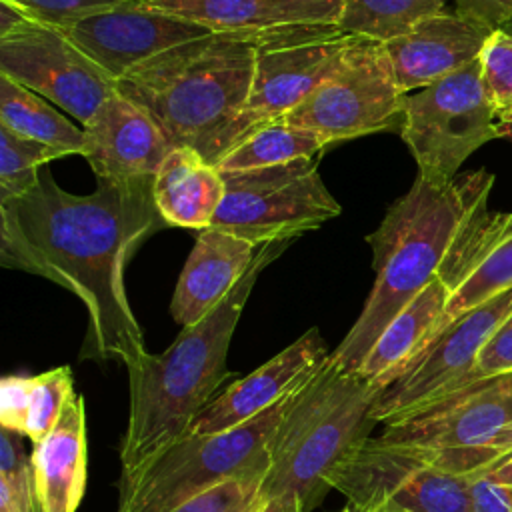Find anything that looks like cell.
<instances>
[{
	"label": "cell",
	"instance_id": "obj_1",
	"mask_svg": "<svg viewBox=\"0 0 512 512\" xmlns=\"http://www.w3.org/2000/svg\"><path fill=\"white\" fill-rule=\"evenodd\" d=\"M162 228L168 224L154 202V176L98 180L94 192L70 194L42 168L30 192L0 204V264L76 294L88 310L82 358H116L128 370L148 350L124 266Z\"/></svg>",
	"mask_w": 512,
	"mask_h": 512
},
{
	"label": "cell",
	"instance_id": "obj_2",
	"mask_svg": "<svg viewBox=\"0 0 512 512\" xmlns=\"http://www.w3.org/2000/svg\"><path fill=\"white\" fill-rule=\"evenodd\" d=\"M294 240L262 244L248 272L212 312L184 326L164 352H146L128 368V424L120 446V476H130L186 436L228 376L230 340L260 272Z\"/></svg>",
	"mask_w": 512,
	"mask_h": 512
},
{
	"label": "cell",
	"instance_id": "obj_3",
	"mask_svg": "<svg viewBox=\"0 0 512 512\" xmlns=\"http://www.w3.org/2000/svg\"><path fill=\"white\" fill-rule=\"evenodd\" d=\"M494 174L480 168L448 184L416 178L366 236L376 282L344 340L330 352L334 364L358 372L386 326L440 274L470 212L488 198Z\"/></svg>",
	"mask_w": 512,
	"mask_h": 512
},
{
	"label": "cell",
	"instance_id": "obj_4",
	"mask_svg": "<svg viewBox=\"0 0 512 512\" xmlns=\"http://www.w3.org/2000/svg\"><path fill=\"white\" fill-rule=\"evenodd\" d=\"M254 62L250 32H214L138 64L116 90L152 116L172 148H192L216 166L250 96Z\"/></svg>",
	"mask_w": 512,
	"mask_h": 512
},
{
	"label": "cell",
	"instance_id": "obj_5",
	"mask_svg": "<svg viewBox=\"0 0 512 512\" xmlns=\"http://www.w3.org/2000/svg\"><path fill=\"white\" fill-rule=\"evenodd\" d=\"M380 386L328 360L298 390L272 442L262 492L270 504L298 500L312 512L330 488L328 474L376 426Z\"/></svg>",
	"mask_w": 512,
	"mask_h": 512
},
{
	"label": "cell",
	"instance_id": "obj_6",
	"mask_svg": "<svg viewBox=\"0 0 512 512\" xmlns=\"http://www.w3.org/2000/svg\"><path fill=\"white\" fill-rule=\"evenodd\" d=\"M298 390L236 428L186 434L130 476H120L118 512H170L218 484L264 476L274 436Z\"/></svg>",
	"mask_w": 512,
	"mask_h": 512
},
{
	"label": "cell",
	"instance_id": "obj_7",
	"mask_svg": "<svg viewBox=\"0 0 512 512\" xmlns=\"http://www.w3.org/2000/svg\"><path fill=\"white\" fill-rule=\"evenodd\" d=\"M354 512H474L470 476L436 464V450L368 436L328 474Z\"/></svg>",
	"mask_w": 512,
	"mask_h": 512
},
{
	"label": "cell",
	"instance_id": "obj_8",
	"mask_svg": "<svg viewBox=\"0 0 512 512\" xmlns=\"http://www.w3.org/2000/svg\"><path fill=\"white\" fill-rule=\"evenodd\" d=\"M220 176L224 198L208 228L254 246L298 238L342 212L322 182L318 156L254 170H228Z\"/></svg>",
	"mask_w": 512,
	"mask_h": 512
},
{
	"label": "cell",
	"instance_id": "obj_9",
	"mask_svg": "<svg viewBox=\"0 0 512 512\" xmlns=\"http://www.w3.org/2000/svg\"><path fill=\"white\" fill-rule=\"evenodd\" d=\"M256 62L250 96L224 136L222 156L256 128L286 118L332 78L360 38L338 26H286L250 32Z\"/></svg>",
	"mask_w": 512,
	"mask_h": 512
},
{
	"label": "cell",
	"instance_id": "obj_10",
	"mask_svg": "<svg viewBox=\"0 0 512 512\" xmlns=\"http://www.w3.org/2000/svg\"><path fill=\"white\" fill-rule=\"evenodd\" d=\"M400 138L418 166V178L448 184L486 142L500 138L480 58L406 96Z\"/></svg>",
	"mask_w": 512,
	"mask_h": 512
},
{
	"label": "cell",
	"instance_id": "obj_11",
	"mask_svg": "<svg viewBox=\"0 0 512 512\" xmlns=\"http://www.w3.org/2000/svg\"><path fill=\"white\" fill-rule=\"evenodd\" d=\"M406 94L398 88L384 44L360 38L342 68L286 118L328 146L402 126Z\"/></svg>",
	"mask_w": 512,
	"mask_h": 512
},
{
	"label": "cell",
	"instance_id": "obj_12",
	"mask_svg": "<svg viewBox=\"0 0 512 512\" xmlns=\"http://www.w3.org/2000/svg\"><path fill=\"white\" fill-rule=\"evenodd\" d=\"M0 72L86 126L116 92V80L64 30L32 22L0 38Z\"/></svg>",
	"mask_w": 512,
	"mask_h": 512
},
{
	"label": "cell",
	"instance_id": "obj_13",
	"mask_svg": "<svg viewBox=\"0 0 512 512\" xmlns=\"http://www.w3.org/2000/svg\"><path fill=\"white\" fill-rule=\"evenodd\" d=\"M510 312L512 288L454 320L380 390L372 406L376 424H394L432 398L456 388L472 370L486 340Z\"/></svg>",
	"mask_w": 512,
	"mask_h": 512
},
{
	"label": "cell",
	"instance_id": "obj_14",
	"mask_svg": "<svg viewBox=\"0 0 512 512\" xmlns=\"http://www.w3.org/2000/svg\"><path fill=\"white\" fill-rule=\"evenodd\" d=\"M512 422V372L452 388L402 420L384 426L382 440L428 450L482 446Z\"/></svg>",
	"mask_w": 512,
	"mask_h": 512
},
{
	"label": "cell",
	"instance_id": "obj_15",
	"mask_svg": "<svg viewBox=\"0 0 512 512\" xmlns=\"http://www.w3.org/2000/svg\"><path fill=\"white\" fill-rule=\"evenodd\" d=\"M64 32L116 82L156 54L214 34L194 20L156 10L144 0L92 14Z\"/></svg>",
	"mask_w": 512,
	"mask_h": 512
},
{
	"label": "cell",
	"instance_id": "obj_16",
	"mask_svg": "<svg viewBox=\"0 0 512 512\" xmlns=\"http://www.w3.org/2000/svg\"><path fill=\"white\" fill-rule=\"evenodd\" d=\"M328 356L320 330L310 328L260 368L214 396L186 434L222 432L256 418L306 384Z\"/></svg>",
	"mask_w": 512,
	"mask_h": 512
},
{
	"label": "cell",
	"instance_id": "obj_17",
	"mask_svg": "<svg viewBox=\"0 0 512 512\" xmlns=\"http://www.w3.org/2000/svg\"><path fill=\"white\" fill-rule=\"evenodd\" d=\"M84 128L82 154L98 180L154 176L174 150L152 116L118 90Z\"/></svg>",
	"mask_w": 512,
	"mask_h": 512
},
{
	"label": "cell",
	"instance_id": "obj_18",
	"mask_svg": "<svg viewBox=\"0 0 512 512\" xmlns=\"http://www.w3.org/2000/svg\"><path fill=\"white\" fill-rule=\"evenodd\" d=\"M492 32L458 12H438L384 44L398 88H426L480 58Z\"/></svg>",
	"mask_w": 512,
	"mask_h": 512
},
{
	"label": "cell",
	"instance_id": "obj_19",
	"mask_svg": "<svg viewBox=\"0 0 512 512\" xmlns=\"http://www.w3.org/2000/svg\"><path fill=\"white\" fill-rule=\"evenodd\" d=\"M260 246L204 228L182 268L170 302L172 318L184 328L212 312L248 272Z\"/></svg>",
	"mask_w": 512,
	"mask_h": 512
},
{
	"label": "cell",
	"instance_id": "obj_20",
	"mask_svg": "<svg viewBox=\"0 0 512 512\" xmlns=\"http://www.w3.org/2000/svg\"><path fill=\"white\" fill-rule=\"evenodd\" d=\"M212 32H262L286 26H338L344 0H144Z\"/></svg>",
	"mask_w": 512,
	"mask_h": 512
},
{
	"label": "cell",
	"instance_id": "obj_21",
	"mask_svg": "<svg viewBox=\"0 0 512 512\" xmlns=\"http://www.w3.org/2000/svg\"><path fill=\"white\" fill-rule=\"evenodd\" d=\"M30 466L40 512H76L86 486V418L76 392L54 430L32 444Z\"/></svg>",
	"mask_w": 512,
	"mask_h": 512
},
{
	"label": "cell",
	"instance_id": "obj_22",
	"mask_svg": "<svg viewBox=\"0 0 512 512\" xmlns=\"http://www.w3.org/2000/svg\"><path fill=\"white\" fill-rule=\"evenodd\" d=\"M222 198L218 168L192 148H174L154 174V202L168 226L208 228Z\"/></svg>",
	"mask_w": 512,
	"mask_h": 512
},
{
	"label": "cell",
	"instance_id": "obj_23",
	"mask_svg": "<svg viewBox=\"0 0 512 512\" xmlns=\"http://www.w3.org/2000/svg\"><path fill=\"white\" fill-rule=\"evenodd\" d=\"M450 290L434 278L382 332L360 366V374L380 388L390 384L402 368L424 348L438 324Z\"/></svg>",
	"mask_w": 512,
	"mask_h": 512
},
{
	"label": "cell",
	"instance_id": "obj_24",
	"mask_svg": "<svg viewBox=\"0 0 512 512\" xmlns=\"http://www.w3.org/2000/svg\"><path fill=\"white\" fill-rule=\"evenodd\" d=\"M0 126L42 142L62 156L82 154L84 128L66 120L56 108L24 84L0 72Z\"/></svg>",
	"mask_w": 512,
	"mask_h": 512
},
{
	"label": "cell",
	"instance_id": "obj_25",
	"mask_svg": "<svg viewBox=\"0 0 512 512\" xmlns=\"http://www.w3.org/2000/svg\"><path fill=\"white\" fill-rule=\"evenodd\" d=\"M328 144L312 130L298 128L286 120L268 122L230 148L218 162L220 172L254 170L292 162L298 158H316Z\"/></svg>",
	"mask_w": 512,
	"mask_h": 512
},
{
	"label": "cell",
	"instance_id": "obj_26",
	"mask_svg": "<svg viewBox=\"0 0 512 512\" xmlns=\"http://www.w3.org/2000/svg\"><path fill=\"white\" fill-rule=\"evenodd\" d=\"M444 6L446 0H344L338 28L344 34L386 44L442 12Z\"/></svg>",
	"mask_w": 512,
	"mask_h": 512
},
{
	"label": "cell",
	"instance_id": "obj_27",
	"mask_svg": "<svg viewBox=\"0 0 512 512\" xmlns=\"http://www.w3.org/2000/svg\"><path fill=\"white\" fill-rule=\"evenodd\" d=\"M54 158H62V154L0 126V204L30 192L42 166Z\"/></svg>",
	"mask_w": 512,
	"mask_h": 512
},
{
	"label": "cell",
	"instance_id": "obj_28",
	"mask_svg": "<svg viewBox=\"0 0 512 512\" xmlns=\"http://www.w3.org/2000/svg\"><path fill=\"white\" fill-rule=\"evenodd\" d=\"M72 394L74 386L68 366H58L32 376L22 436H26L32 444L44 440L58 424L60 414Z\"/></svg>",
	"mask_w": 512,
	"mask_h": 512
},
{
	"label": "cell",
	"instance_id": "obj_29",
	"mask_svg": "<svg viewBox=\"0 0 512 512\" xmlns=\"http://www.w3.org/2000/svg\"><path fill=\"white\" fill-rule=\"evenodd\" d=\"M30 456L24 450L22 436L0 430V512H36Z\"/></svg>",
	"mask_w": 512,
	"mask_h": 512
},
{
	"label": "cell",
	"instance_id": "obj_30",
	"mask_svg": "<svg viewBox=\"0 0 512 512\" xmlns=\"http://www.w3.org/2000/svg\"><path fill=\"white\" fill-rule=\"evenodd\" d=\"M482 82L500 126L512 124V32L494 30L482 52Z\"/></svg>",
	"mask_w": 512,
	"mask_h": 512
},
{
	"label": "cell",
	"instance_id": "obj_31",
	"mask_svg": "<svg viewBox=\"0 0 512 512\" xmlns=\"http://www.w3.org/2000/svg\"><path fill=\"white\" fill-rule=\"evenodd\" d=\"M264 476L218 484L170 512H266L270 500L262 492Z\"/></svg>",
	"mask_w": 512,
	"mask_h": 512
},
{
	"label": "cell",
	"instance_id": "obj_32",
	"mask_svg": "<svg viewBox=\"0 0 512 512\" xmlns=\"http://www.w3.org/2000/svg\"><path fill=\"white\" fill-rule=\"evenodd\" d=\"M20 6H24L38 22L60 28V30H68L72 24L128 4V2H140V0H14Z\"/></svg>",
	"mask_w": 512,
	"mask_h": 512
},
{
	"label": "cell",
	"instance_id": "obj_33",
	"mask_svg": "<svg viewBox=\"0 0 512 512\" xmlns=\"http://www.w3.org/2000/svg\"><path fill=\"white\" fill-rule=\"evenodd\" d=\"M508 372H512V312L498 324V328L486 340L472 370L462 378L458 386Z\"/></svg>",
	"mask_w": 512,
	"mask_h": 512
},
{
	"label": "cell",
	"instance_id": "obj_34",
	"mask_svg": "<svg viewBox=\"0 0 512 512\" xmlns=\"http://www.w3.org/2000/svg\"><path fill=\"white\" fill-rule=\"evenodd\" d=\"M32 376L12 374L0 382V426L22 436Z\"/></svg>",
	"mask_w": 512,
	"mask_h": 512
},
{
	"label": "cell",
	"instance_id": "obj_35",
	"mask_svg": "<svg viewBox=\"0 0 512 512\" xmlns=\"http://www.w3.org/2000/svg\"><path fill=\"white\" fill-rule=\"evenodd\" d=\"M474 512H512V482H502L486 470L470 474Z\"/></svg>",
	"mask_w": 512,
	"mask_h": 512
},
{
	"label": "cell",
	"instance_id": "obj_36",
	"mask_svg": "<svg viewBox=\"0 0 512 512\" xmlns=\"http://www.w3.org/2000/svg\"><path fill=\"white\" fill-rule=\"evenodd\" d=\"M454 4L460 16L490 32L512 22V0H454Z\"/></svg>",
	"mask_w": 512,
	"mask_h": 512
},
{
	"label": "cell",
	"instance_id": "obj_37",
	"mask_svg": "<svg viewBox=\"0 0 512 512\" xmlns=\"http://www.w3.org/2000/svg\"><path fill=\"white\" fill-rule=\"evenodd\" d=\"M32 22L38 20L24 6L14 0H0V38L12 36Z\"/></svg>",
	"mask_w": 512,
	"mask_h": 512
},
{
	"label": "cell",
	"instance_id": "obj_38",
	"mask_svg": "<svg viewBox=\"0 0 512 512\" xmlns=\"http://www.w3.org/2000/svg\"><path fill=\"white\" fill-rule=\"evenodd\" d=\"M486 472L492 474L494 478L502 480V482H512V456L502 460V462H498V464H492L490 468H486Z\"/></svg>",
	"mask_w": 512,
	"mask_h": 512
},
{
	"label": "cell",
	"instance_id": "obj_39",
	"mask_svg": "<svg viewBox=\"0 0 512 512\" xmlns=\"http://www.w3.org/2000/svg\"><path fill=\"white\" fill-rule=\"evenodd\" d=\"M266 512H304L298 500H290L288 504H270Z\"/></svg>",
	"mask_w": 512,
	"mask_h": 512
},
{
	"label": "cell",
	"instance_id": "obj_40",
	"mask_svg": "<svg viewBox=\"0 0 512 512\" xmlns=\"http://www.w3.org/2000/svg\"><path fill=\"white\" fill-rule=\"evenodd\" d=\"M500 138H506L512 144V124L500 126Z\"/></svg>",
	"mask_w": 512,
	"mask_h": 512
},
{
	"label": "cell",
	"instance_id": "obj_41",
	"mask_svg": "<svg viewBox=\"0 0 512 512\" xmlns=\"http://www.w3.org/2000/svg\"><path fill=\"white\" fill-rule=\"evenodd\" d=\"M502 30H508V32H512V22H510V24H506Z\"/></svg>",
	"mask_w": 512,
	"mask_h": 512
},
{
	"label": "cell",
	"instance_id": "obj_42",
	"mask_svg": "<svg viewBox=\"0 0 512 512\" xmlns=\"http://www.w3.org/2000/svg\"><path fill=\"white\" fill-rule=\"evenodd\" d=\"M342 512H354V510H352V508H348V506H346V508H344V510H342Z\"/></svg>",
	"mask_w": 512,
	"mask_h": 512
}]
</instances>
